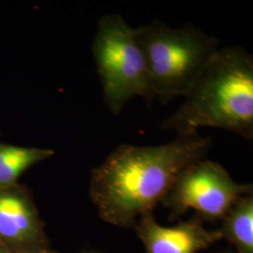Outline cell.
<instances>
[{"label": "cell", "mask_w": 253, "mask_h": 253, "mask_svg": "<svg viewBox=\"0 0 253 253\" xmlns=\"http://www.w3.org/2000/svg\"><path fill=\"white\" fill-rule=\"evenodd\" d=\"M210 137L177 136L160 145L123 144L91 172L89 194L104 221L134 226L137 218L163 202L185 168L205 159Z\"/></svg>", "instance_id": "cell-1"}, {"label": "cell", "mask_w": 253, "mask_h": 253, "mask_svg": "<svg viewBox=\"0 0 253 253\" xmlns=\"http://www.w3.org/2000/svg\"><path fill=\"white\" fill-rule=\"evenodd\" d=\"M161 130L177 136L203 127L253 139V56L241 46L219 48Z\"/></svg>", "instance_id": "cell-2"}, {"label": "cell", "mask_w": 253, "mask_h": 253, "mask_svg": "<svg viewBox=\"0 0 253 253\" xmlns=\"http://www.w3.org/2000/svg\"><path fill=\"white\" fill-rule=\"evenodd\" d=\"M154 99L162 103L185 97L219 49V41L188 23L172 28L152 20L135 28Z\"/></svg>", "instance_id": "cell-3"}, {"label": "cell", "mask_w": 253, "mask_h": 253, "mask_svg": "<svg viewBox=\"0 0 253 253\" xmlns=\"http://www.w3.org/2000/svg\"><path fill=\"white\" fill-rule=\"evenodd\" d=\"M92 53L104 102L113 115L118 116L126 102L135 97L154 100L135 28L121 15L108 13L99 20Z\"/></svg>", "instance_id": "cell-4"}, {"label": "cell", "mask_w": 253, "mask_h": 253, "mask_svg": "<svg viewBox=\"0 0 253 253\" xmlns=\"http://www.w3.org/2000/svg\"><path fill=\"white\" fill-rule=\"evenodd\" d=\"M248 194H253L252 185L236 183L222 165L203 159L178 174L162 203L171 209L172 217L192 208L199 217L219 219Z\"/></svg>", "instance_id": "cell-5"}, {"label": "cell", "mask_w": 253, "mask_h": 253, "mask_svg": "<svg viewBox=\"0 0 253 253\" xmlns=\"http://www.w3.org/2000/svg\"><path fill=\"white\" fill-rule=\"evenodd\" d=\"M0 244L11 253L46 249L43 223L31 192L18 183L0 185Z\"/></svg>", "instance_id": "cell-6"}, {"label": "cell", "mask_w": 253, "mask_h": 253, "mask_svg": "<svg viewBox=\"0 0 253 253\" xmlns=\"http://www.w3.org/2000/svg\"><path fill=\"white\" fill-rule=\"evenodd\" d=\"M134 227L147 253H197L222 238L220 231H207L199 216L176 226L163 227L157 223L152 213H147Z\"/></svg>", "instance_id": "cell-7"}, {"label": "cell", "mask_w": 253, "mask_h": 253, "mask_svg": "<svg viewBox=\"0 0 253 253\" xmlns=\"http://www.w3.org/2000/svg\"><path fill=\"white\" fill-rule=\"evenodd\" d=\"M220 233L236 246L239 253H253V194L237 200L223 217Z\"/></svg>", "instance_id": "cell-8"}, {"label": "cell", "mask_w": 253, "mask_h": 253, "mask_svg": "<svg viewBox=\"0 0 253 253\" xmlns=\"http://www.w3.org/2000/svg\"><path fill=\"white\" fill-rule=\"evenodd\" d=\"M54 155L51 149L0 143V185H12L27 169Z\"/></svg>", "instance_id": "cell-9"}, {"label": "cell", "mask_w": 253, "mask_h": 253, "mask_svg": "<svg viewBox=\"0 0 253 253\" xmlns=\"http://www.w3.org/2000/svg\"><path fill=\"white\" fill-rule=\"evenodd\" d=\"M25 253H53L52 252L47 251L46 249H40V250H35V251H30Z\"/></svg>", "instance_id": "cell-10"}, {"label": "cell", "mask_w": 253, "mask_h": 253, "mask_svg": "<svg viewBox=\"0 0 253 253\" xmlns=\"http://www.w3.org/2000/svg\"><path fill=\"white\" fill-rule=\"evenodd\" d=\"M0 253H11L9 252V250L6 248V247H4L3 245L0 244Z\"/></svg>", "instance_id": "cell-11"}]
</instances>
